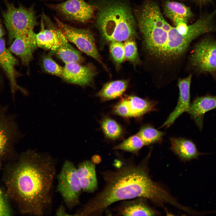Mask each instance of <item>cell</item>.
I'll return each mask as SVG.
<instances>
[{
  "mask_svg": "<svg viewBox=\"0 0 216 216\" xmlns=\"http://www.w3.org/2000/svg\"><path fill=\"white\" fill-rule=\"evenodd\" d=\"M4 182L7 195L22 214H46L52 203L56 174L55 161L48 154L28 150L7 170Z\"/></svg>",
  "mask_w": 216,
  "mask_h": 216,
  "instance_id": "1",
  "label": "cell"
},
{
  "mask_svg": "<svg viewBox=\"0 0 216 216\" xmlns=\"http://www.w3.org/2000/svg\"><path fill=\"white\" fill-rule=\"evenodd\" d=\"M148 153L139 163L120 161L113 170L101 174L105 182L103 189L75 212L76 216H101L111 205L121 200L144 198L155 205L161 203L166 194L165 188L153 181L149 173Z\"/></svg>",
  "mask_w": 216,
  "mask_h": 216,
  "instance_id": "2",
  "label": "cell"
},
{
  "mask_svg": "<svg viewBox=\"0 0 216 216\" xmlns=\"http://www.w3.org/2000/svg\"><path fill=\"white\" fill-rule=\"evenodd\" d=\"M137 16L145 48L156 58L175 61L184 53L192 42L190 35L182 34L166 20L157 4L146 6Z\"/></svg>",
  "mask_w": 216,
  "mask_h": 216,
  "instance_id": "3",
  "label": "cell"
},
{
  "mask_svg": "<svg viewBox=\"0 0 216 216\" xmlns=\"http://www.w3.org/2000/svg\"><path fill=\"white\" fill-rule=\"evenodd\" d=\"M98 7L97 25L106 40L122 42L136 35L134 18L127 4L105 1Z\"/></svg>",
  "mask_w": 216,
  "mask_h": 216,
  "instance_id": "4",
  "label": "cell"
},
{
  "mask_svg": "<svg viewBox=\"0 0 216 216\" xmlns=\"http://www.w3.org/2000/svg\"><path fill=\"white\" fill-rule=\"evenodd\" d=\"M5 8L2 12L4 23L10 41L17 36L34 30L38 24L34 5L26 7L16 6L8 1H4Z\"/></svg>",
  "mask_w": 216,
  "mask_h": 216,
  "instance_id": "5",
  "label": "cell"
},
{
  "mask_svg": "<svg viewBox=\"0 0 216 216\" xmlns=\"http://www.w3.org/2000/svg\"><path fill=\"white\" fill-rule=\"evenodd\" d=\"M57 178V190L67 207L72 209L79 204L82 191L76 167L71 161L65 160Z\"/></svg>",
  "mask_w": 216,
  "mask_h": 216,
  "instance_id": "6",
  "label": "cell"
},
{
  "mask_svg": "<svg viewBox=\"0 0 216 216\" xmlns=\"http://www.w3.org/2000/svg\"><path fill=\"white\" fill-rule=\"evenodd\" d=\"M22 137L15 116L0 103V166L5 157L12 154L15 146Z\"/></svg>",
  "mask_w": 216,
  "mask_h": 216,
  "instance_id": "7",
  "label": "cell"
},
{
  "mask_svg": "<svg viewBox=\"0 0 216 216\" xmlns=\"http://www.w3.org/2000/svg\"><path fill=\"white\" fill-rule=\"evenodd\" d=\"M54 19L56 25L68 41L104 66L97 49L93 35L90 31L72 26L56 17H54Z\"/></svg>",
  "mask_w": 216,
  "mask_h": 216,
  "instance_id": "8",
  "label": "cell"
},
{
  "mask_svg": "<svg viewBox=\"0 0 216 216\" xmlns=\"http://www.w3.org/2000/svg\"><path fill=\"white\" fill-rule=\"evenodd\" d=\"M190 61L199 72L216 74V40L208 37L197 43L193 50Z\"/></svg>",
  "mask_w": 216,
  "mask_h": 216,
  "instance_id": "9",
  "label": "cell"
},
{
  "mask_svg": "<svg viewBox=\"0 0 216 216\" xmlns=\"http://www.w3.org/2000/svg\"><path fill=\"white\" fill-rule=\"evenodd\" d=\"M67 21L84 23L93 16L95 8L84 0H66L57 4H46Z\"/></svg>",
  "mask_w": 216,
  "mask_h": 216,
  "instance_id": "10",
  "label": "cell"
},
{
  "mask_svg": "<svg viewBox=\"0 0 216 216\" xmlns=\"http://www.w3.org/2000/svg\"><path fill=\"white\" fill-rule=\"evenodd\" d=\"M40 26L39 32L36 33L38 47L52 52L68 42L56 24L44 12L40 16Z\"/></svg>",
  "mask_w": 216,
  "mask_h": 216,
  "instance_id": "11",
  "label": "cell"
},
{
  "mask_svg": "<svg viewBox=\"0 0 216 216\" xmlns=\"http://www.w3.org/2000/svg\"><path fill=\"white\" fill-rule=\"evenodd\" d=\"M13 40L8 49L19 58L23 64L28 65L38 46L36 33L32 30L17 36Z\"/></svg>",
  "mask_w": 216,
  "mask_h": 216,
  "instance_id": "12",
  "label": "cell"
},
{
  "mask_svg": "<svg viewBox=\"0 0 216 216\" xmlns=\"http://www.w3.org/2000/svg\"><path fill=\"white\" fill-rule=\"evenodd\" d=\"M95 74L91 67L73 63L65 64L61 77L69 83L85 86L91 83Z\"/></svg>",
  "mask_w": 216,
  "mask_h": 216,
  "instance_id": "13",
  "label": "cell"
},
{
  "mask_svg": "<svg viewBox=\"0 0 216 216\" xmlns=\"http://www.w3.org/2000/svg\"><path fill=\"white\" fill-rule=\"evenodd\" d=\"M192 76L190 74L185 78L178 80V86L179 94L177 105L161 127L170 126L183 113L187 112L191 103L190 87Z\"/></svg>",
  "mask_w": 216,
  "mask_h": 216,
  "instance_id": "14",
  "label": "cell"
},
{
  "mask_svg": "<svg viewBox=\"0 0 216 216\" xmlns=\"http://www.w3.org/2000/svg\"><path fill=\"white\" fill-rule=\"evenodd\" d=\"M132 199L124 200L114 209L117 215L154 216L159 214L148 204L146 199L138 197Z\"/></svg>",
  "mask_w": 216,
  "mask_h": 216,
  "instance_id": "15",
  "label": "cell"
},
{
  "mask_svg": "<svg viewBox=\"0 0 216 216\" xmlns=\"http://www.w3.org/2000/svg\"><path fill=\"white\" fill-rule=\"evenodd\" d=\"M216 108V95L207 94L195 98L190 103L187 112L201 131L205 114Z\"/></svg>",
  "mask_w": 216,
  "mask_h": 216,
  "instance_id": "16",
  "label": "cell"
},
{
  "mask_svg": "<svg viewBox=\"0 0 216 216\" xmlns=\"http://www.w3.org/2000/svg\"><path fill=\"white\" fill-rule=\"evenodd\" d=\"M16 59L7 48L3 38L0 39V66L5 72L9 80L13 94L18 90H22L16 81L15 67L18 64Z\"/></svg>",
  "mask_w": 216,
  "mask_h": 216,
  "instance_id": "17",
  "label": "cell"
},
{
  "mask_svg": "<svg viewBox=\"0 0 216 216\" xmlns=\"http://www.w3.org/2000/svg\"><path fill=\"white\" fill-rule=\"evenodd\" d=\"M76 170L82 191L88 193L95 191L98 183L95 164L92 160L83 161L78 165Z\"/></svg>",
  "mask_w": 216,
  "mask_h": 216,
  "instance_id": "18",
  "label": "cell"
},
{
  "mask_svg": "<svg viewBox=\"0 0 216 216\" xmlns=\"http://www.w3.org/2000/svg\"><path fill=\"white\" fill-rule=\"evenodd\" d=\"M170 149L182 161L186 162L197 159L202 154L194 142L182 137L170 138Z\"/></svg>",
  "mask_w": 216,
  "mask_h": 216,
  "instance_id": "19",
  "label": "cell"
},
{
  "mask_svg": "<svg viewBox=\"0 0 216 216\" xmlns=\"http://www.w3.org/2000/svg\"><path fill=\"white\" fill-rule=\"evenodd\" d=\"M163 10L165 16L173 23L182 19L188 21L192 14L189 8L176 2L165 1L163 4Z\"/></svg>",
  "mask_w": 216,
  "mask_h": 216,
  "instance_id": "20",
  "label": "cell"
},
{
  "mask_svg": "<svg viewBox=\"0 0 216 216\" xmlns=\"http://www.w3.org/2000/svg\"><path fill=\"white\" fill-rule=\"evenodd\" d=\"M125 98L128 105L130 117H139L155 109L156 103L154 101L135 96H128Z\"/></svg>",
  "mask_w": 216,
  "mask_h": 216,
  "instance_id": "21",
  "label": "cell"
},
{
  "mask_svg": "<svg viewBox=\"0 0 216 216\" xmlns=\"http://www.w3.org/2000/svg\"><path fill=\"white\" fill-rule=\"evenodd\" d=\"M128 82L125 80L112 81L106 84L97 94L103 100L116 98L121 96L126 90Z\"/></svg>",
  "mask_w": 216,
  "mask_h": 216,
  "instance_id": "22",
  "label": "cell"
},
{
  "mask_svg": "<svg viewBox=\"0 0 216 216\" xmlns=\"http://www.w3.org/2000/svg\"><path fill=\"white\" fill-rule=\"evenodd\" d=\"M52 52L62 61L65 64L73 63H80L83 60L80 53L74 48L68 42L62 45Z\"/></svg>",
  "mask_w": 216,
  "mask_h": 216,
  "instance_id": "23",
  "label": "cell"
},
{
  "mask_svg": "<svg viewBox=\"0 0 216 216\" xmlns=\"http://www.w3.org/2000/svg\"><path fill=\"white\" fill-rule=\"evenodd\" d=\"M137 134L142 141L145 146H147L160 142L164 133L148 124L143 126Z\"/></svg>",
  "mask_w": 216,
  "mask_h": 216,
  "instance_id": "24",
  "label": "cell"
},
{
  "mask_svg": "<svg viewBox=\"0 0 216 216\" xmlns=\"http://www.w3.org/2000/svg\"><path fill=\"white\" fill-rule=\"evenodd\" d=\"M145 146L142 141L137 134L133 135L115 146L113 150H120L130 152L136 155Z\"/></svg>",
  "mask_w": 216,
  "mask_h": 216,
  "instance_id": "25",
  "label": "cell"
},
{
  "mask_svg": "<svg viewBox=\"0 0 216 216\" xmlns=\"http://www.w3.org/2000/svg\"><path fill=\"white\" fill-rule=\"evenodd\" d=\"M101 126L103 131L108 138L115 140L122 133V129L115 121L109 118H105L102 122Z\"/></svg>",
  "mask_w": 216,
  "mask_h": 216,
  "instance_id": "26",
  "label": "cell"
},
{
  "mask_svg": "<svg viewBox=\"0 0 216 216\" xmlns=\"http://www.w3.org/2000/svg\"><path fill=\"white\" fill-rule=\"evenodd\" d=\"M123 44L125 59L134 64L140 63V60L135 42L129 40Z\"/></svg>",
  "mask_w": 216,
  "mask_h": 216,
  "instance_id": "27",
  "label": "cell"
},
{
  "mask_svg": "<svg viewBox=\"0 0 216 216\" xmlns=\"http://www.w3.org/2000/svg\"><path fill=\"white\" fill-rule=\"evenodd\" d=\"M42 64L44 69L46 72L52 75L62 77L64 67L57 63L50 56H44L43 58Z\"/></svg>",
  "mask_w": 216,
  "mask_h": 216,
  "instance_id": "28",
  "label": "cell"
},
{
  "mask_svg": "<svg viewBox=\"0 0 216 216\" xmlns=\"http://www.w3.org/2000/svg\"><path fill=\"white\" fill-rule=\"evenodd\" d=\"M109 49L113 59L117 64H120L125 59L124 44L122 42H111Z\"/></svg>",
  "mask_w": 216,
  "mask_h": 216,
  "instance_id": "29",
  "label": "cell"
},
{
  "mask_svg": "<svg viewBox=\"0 0 216 216\" xmlns=\"http://www.w3.org/2000/svg\"><path fill=\"white\" fill-rule=\"evenodd\" d=\"M114 111L116 114L124 117H130V111L125 98L122 99L114 107Z\"/></svg>",
  "mask_w": 216,
  "mask_h": 216,
  "instance_id": "30",
  "label": "cell"
},
{
  "mask_svg": "<svg viewBox=\"0 0 216 216\" xmlns=\"http://www.w3.org/2000/svg\"><path fill=\"white\" fill-rule=\"evenodd\" d=\"M11 214L7 197L0 189V216H9Z\"/></svg>",
  "mask_w": 216,
  "mask_h": 216,
  "instance_id": "31",
  "label": "cell"
},
{
  "mask_svg": "<svg viewBox=\"0 0 216 216\" xmlns=\"http://www.w3.org/2000/svg\"><path fill=\"white\" fill-rule=\"evenodd\" d=\"M57 216H70L67 211L63 205H61L58 208L55 213Z\"/></svg>",
  "mask_w": 216,
  "mask_h": 216,
  "instance_id": "32",
  "label": "cell"
},
{
  "mask_svg": "<svg viewBox=\"0 0 216 216\" xmlns=\"http://www.w3.org/2000/svg\"><path fill=\"white\" fill-rule=\"evenodd\" d=\"M92 161L94 164H98L100 161L101 158L99 156L95 155L93 157Z\"/></svg>",
  "mask_w": 216,
  "mask_h": 216,
  "instance_id": "33",
  "label": "cell"
},
{
  "mask_svg": "<svg viewBox=\"0 0 216 216\" xmlns=\"http://www.w3.org/2000/svg\"><path fill=\"white\" fill-rule=\"evenodd\" d=\"M38 1H40L42 2H47V1H58L60 0H37Z\"/></svg>",
  "mask_w": 216,
  "mask_h": 216,
  "instance_id": "34",
  "label": "cell"
},
{
  "mask_svg": "<svg viewBox=\"0 0 216 216\" xmlns=\"http://www.w3.org/2000/svg\"><path fill=\"white\" fill-rule=\"evenodd\" d=\"M196 0L199 1L204 2V1H206L208 0Z\"/></svg>",
  "mask_w": 216,
  "mask_h": 216,
  "instance_id": "35",
  "label": "cell"
}]
</instances>
